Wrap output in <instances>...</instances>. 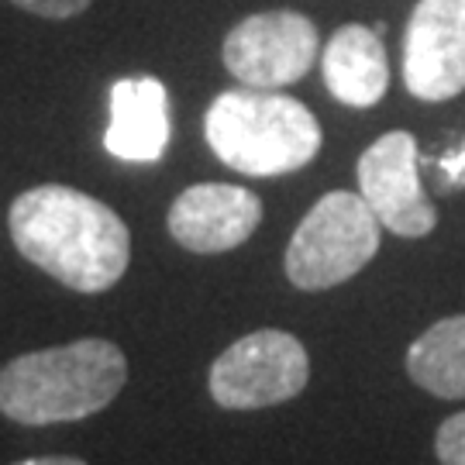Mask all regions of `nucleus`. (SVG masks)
I'll list each match as a JSON object with an SVG mask.
<instances>
[{"label": "nucleus", "instance_id": "f257e3e1", "mask_svg": "<svg viewBox=\"0 0 465 465\" xmlns=\"http://www.w3.org/2000/svg\"><path fill=\"white\" fill-rule=\"evenodd\" d=\"M7 232L32 266L76 293L111 290L132 262V232L114 207L63 183L17 193Z\"/></svg>", "mask_w": 465, "mask_h": 465}, {"label": "nucleus", "instance_id": "f03ea898", "mask_svg": "<svg viewBox=\"0 0 465 465\" xmlns=\"http://www.w3.org/2000/svg\"><path fill=\"white\" fill-rule=\"evenodd\" d=\"M124 382V351L107 338H80L17 355L0 369V414L28 428L86 420L111 407Z\"/></svg>", "mask_w": 465, "mask_h": 465}, {"label": "nucleus", "instance_id": "7ed1b4c3", "mask_svg": "<svg viewBox=\"0 0 465 465\" xmlns=\"http://www.w3.org/2000/svg\"><path fill=\"white\" fill-rule=\"evenodd\" d=\"M203 134L217 159L245 176L297 173L321 152L317 117L300 100L259 86L217 94Z\"/></svg>", "mask_w": 465, "mask_h": 465}, {"label": "nucleus", "instance_id": "20e7f679", "mask_svg": "<svg viewBox=\"0 0 465 465\" xmlns=\"http://www.w3.org/2000/svg\"><path fill=\"white\" fill-rule=\"evenodd\" d=\"M380 217L362 193H324L290 238L286 280L307 293L351 280L380 252Z\"/></svg>", "mask_w": 465, "mask_h": 465}, {"label": "nucleus", "instance_id": "39448f33", "mask_svg": "<svg viewBox=\"0 0 465 465\" xmlns=\"http://www.w3.org/2000/svg\"><path fill=\"white\" fill-rule=\"evenodd\" d=\"M311 380V359L300 338L280 328H262L221 351L207 386L224 411H262L303 393Z\"/></svg>", "mask_w": 465, "mask_h": 465}, {"label": "nucleus", "instance_id": "423d86ee", "mask_svg": "<svg viewBox=\"0 0 465 465\" xmlns=\"http://www.w3.org/2000/svg\"><path fill=\"white\" fill-rule=\"evenodd\" d=\"M221 55L238 84L280 90L311 73L321 55V35L300 11H262L234 25Z\"/></svg>", "mask_w": 465, "mask_h": 465}, {"label": "nucleus", "instance_id": "0eeeda50", "mask_svg": "<svg viewBox=\"0 0 465 465\" xmlns=\"http://www.w3.org/2000/svg\"><path fill=\"white\" fill-rule=\"evenodd\" d=\"M359 193L382 228L400 238H424L438 224V211L420 186V155L411 132L382 134L362 152Z\"/></svg>", "mask_w": 465, "mask_h": 465}, {"label": "nucleus", "instance_id": "6e6552de", "mask_svg": "<svg viewBox=\"0 0 465 465\" xmlns=\"http://www.w3.org/2000/svg\"><path fill=\"white\" fill-rule=\"evenodd\" d=\"M403 84L417 100L465 90V0H420L403 38Z\"/></svg>", "mask_w": 465, "mask_h": 465}, {"label": "nucleus", "instance_id": "1a4fd4ad", "mask_svg": "<svg viewBox=\"0 0 465 465\" xmlns=\"http://www.w3.org/2000/svg\"><path fill=\"white\" fill-rule=\"evenodd\" d=\"M262 221V200L245 186L197 183L169 207V234L197 255H221L249 242Z\"/></svg>", "mask_w": 465, "mask_h": 465}, {"label": "nucleus", "instance_id": "9d476101", "mask_svg": "<svg viewBox=\"0 0 465 465\" xmlns=\"http://www.w3.org/2000/svg\"><path fill=\"white\" fill-rule=\"evenodd\" d=\"M169 145V97L163 80L138 76L111 86V124L104 149L124 163H159Z\"/></svg>", "mask_w": 465, "mask_h": 465}, {"label": "nucleus", "instance_id": "9b49d317", "mask_svg": "<svg viewBox=\"0 0 465 465\" xmlns=\"http://www.w3.org/2000/svg\"><path fill=\"white\" fill-rule=\"evenodd\" d=\"M321 69L331 97L349 107H372L390 90L382 38L366 25H341L324 45Z\"/></svg>", "mask_w": 465, "mask_h": 465}, {"label": "nucleus", "instance_id": "f8f14e48", "mask_svg": "<svg viewBox=\"0 0 465 465\" xmlns=\"http://www.w3.org/2000/svg\"><path fill=\"white\" fill-rule=\"evenodd\" d=\"M407 376L441 400H465V314L434 321L407 349Z\"/></svg>", "mask_w": 465, "mask_h": 465}, {"label": "nucleus", "instance_id": "ddd939ff", "mask_svg": "<svg viewBox=\"0 0 465 465\" xmlns=\"http://www.w3.org/2000/svg\"><path fill=\"white\" fill-rule=\"evenodd\" d=\"M434 455L441 465H465V411L451 414L434 434Z\"/></svg>", "mask_w": 465, "mask_h": 465}, {"label": "nucleus", "instance_id": "4468645a", "mask_svg": "<svg viewBox=\"0 0 465 465\" xmlns=\"http://www.w3.org/2000/svg\"><path fill=\"white\" fill-rule=\"evenodd\" d=\"M21 11H32L38 17H52V21H63V17H76L90 7V0H11Z\"/></svg>", "mask_w": 465, "mask_h": 465}, {"label": "nucleus", "instance_id": "2eb2a0df", "mask_svg": "<svg viewBox=\"0 0 465 465\" xmlns=\"http://www.w3.org/2000/svg\"><path fill=\"white\" fill-rule=\"evenodd\" d=\"M438 169L445 176V186L455 190V186H465V145L462 149H451L449 155L438 159Z\"/></svg>", "mask_w": 465, "mask_h": 465}, {"label": "nucleus", "instance_id": "dca6fc26", "mask_svg": "<svg viewBox=\"0 0 465 465\" xmlns=\"http://www.w3.org/2000/svg\"><path fill=\"white\" fill-rule=\"evenodd\" d=\"M15 465H86V462L76 459V455H38V459H21Z\"/></svg>", "mask_w": 465, "mask_h": 465}]
</instances>
